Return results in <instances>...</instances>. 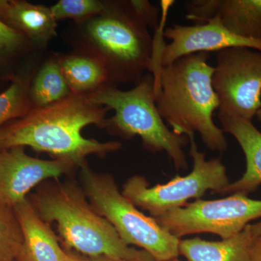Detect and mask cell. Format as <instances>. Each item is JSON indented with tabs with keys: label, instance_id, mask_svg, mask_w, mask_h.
<instances>
[{
	"label": "cell",
	"instance_id": "4",
	"mask_svg": "<svg viewBox=\"0 0 261 261\" xmlns=\"http://www.w3.org/2000/svg\"><path fill=\"white\" fill-rule=\"evenodd\" d=\"M30 202L43 221L56 224L65 246L89 258L155 261L147 252L125 243L111 223L87 202L84 192L74 185L44 187Z\"/></svg>",
	"mask_w": 261,
	"mask_h": 261
},
{
	"label": "cell",
	"instance_id": "25",
	"mask_svg": "<svg viewBox=\"0 0 261 261\" xmlns=\"http://www.w3.org/2000/svg\"><path fill=\"white\" fill-rule=\"evenodd\" d=\"M249 227L254 240H261V221L254 224H249Z\"/></svg>",
	"mask_w": 261,
	"mask_h": 261
},
{
	"label": "cell",
	"instance_id": "23",
	"mask_svg": "<svg viewBox=\"0 0 261 261\" xmlns=\"http://www.w3.org/2000/svg\"><path fill=\"white\" fill-rule=\"evenodd\" d=\"M126 3L135 16L147 28L157 29L159 27L160 9L158 7L147 0H126Z\"/></svg>",
	"mask_w": 261,
	"mask_h": 261
},
{
	"label": "cell",
	"instance_id": "5",
	"mask_svg": "<svg viewBox=\"0 0 261 261\" xmlns=\"http://www.w3.org/2000/svg\"><path fill=\"white\" fill-rule=\"evenodd\" d=\"M85 97L94 104L114 111L105 127L110 134L125 140L138 136L149 152H166L176 169L188 168L183 149L189 143L188 137L173 133L163 121L156 106L152 74H145L129 90H121L115 84H108Z\"/></svg>",
	"mask_w": 261,
	"mask_h": 261
},
{
	"label": "cell",
	"instance_id": "19",
	"mask_svg": "<svg viewBox=\"0 0 261 261\" xmlns=\"http://www.w3.org/2000/svg\"><path fill=\"white\" fill-rule=\"evenodd\" d=\"M37 69L25 76H13L11 84L0 93V129L7 122L25 116L32 109L29 87Z\"/></svg>",
	"mask_w": 261,
	"mask_h": 261
},
{
	"label": "cell",
	"instance_id": "1",
	"mask_svg": "<svg viewBox=\"0 0 261 261\" xmlns=\"http://www.w3.org/2000/svg\"><path fill=\"white\" fill-rule=\"evenodd\" d=\"M109 108L90 102L85 96L70 94L51 106L32 108L25 116L0 129V148L32 147L55 159L70 161L79 167L91 154L104 157L121 149L119 142H101L82 135L86 126L104 128Z\"/></svg>",
	"mask_w": 261,
	"mask_h": 261
},
{
	"label": "cell",
	"instance_id": "18",
	"mask_svg": "<svg viewBox=\"0 0 261 261\" xmlns=\"http://www.w3.org/2000/svg\"><path fill=\"white\" fill-rule=\"evenodd\" d=\"M215 17L235 35L261 42V0H216Z\"/></svg>",
	"mask_w": 261,
	"mask_h": 261
},
{
	"label": "cell",
	"instance_id": "22",
	"mask_svg": "<svg viewBox=\"0 0 261 261\" xmlns=\"http://www.w3.org/2000/svg\"><path fill=\"white\" fill-rule=\"evenodd\" d=\"M25 47L37 50L27 38L0 20V57L18 53Z\"/></svg>",
	"mask_w": 261,
	"mask_h": 261
},
{
	"label": "cell",
	"instance_id": "11",
	"mask_svg": "<svg viewBox=\"0 0 261 261\" xmlns=\"http://www.w3.org/2000/svg\"><path fill=\"white\" fill-rule=\"evenodd\" d=\"M171 43L163 48L161 66L183 57L199 53L221 51L232 47H247L261 51V42L239 37L225 28L217 17L195 25L173 24L164 32Z\"/></svg>",
	"mask_w": 261,
	"mask_h": 261
},
{
	"label": "cell",
	"instance_id": "28",
	"mask_svg": "<svg viewBox=\"0 0 261 261\" xmlns=\"http://www.w3.org/2000/svg\"><path fill=\"white\" fill-rule=\"evenodd\" d=\"M255 117H256L257 121H258L259 123H260L261 124V108L260 111L257 112L256 116Z\"/></svg>",
	"mask_w": 261,
	"mask_h": 261
},
{
	"label": "cell",
	"instance_id": "6",
	"mask_svg": "<svg viewBox=\"0 0 261 261\" xmlns=\"http://www.w3.org/2000/svg\"><path fill=\"white\" fill-rule=\"evenodd\" d=\"M81 168L86 197L125 243L140 247L155 261L178 258L181 240L168 232L154 218L139 211L119 191L112 175L94 172L87 164Z\"/></svg>",
	"mask_w": 261,
	"mask_h": 261
},
{
	"label": "cell",
	"instance_id": "8",
	"mask_svg": "<svg viewBox=\"0 0 261 261\" xmlns=\"http://www.w3.org/2000/svg\"><path fill=\"white\" fill-rule=\"evenodd\" d=\"M261 219V200L236 193L214 200H196L156 218L168 232L179 239L211 233L221 240L235 236L252 221Z\"/></svg>",
	"mask_w": 261,
	"mask_h": 261
},
{
	"label": "cell",
	"instance_id": "14",
	"mask_svg": "<svg viewBox=\"0 0 261 261\" xmlns=\"http://www.w3.org/2000/svg\"><path fill=\"white\" fill-rule=\"evenodd\" d=\"M13 210L23 233L18 261H64L68 253L62 249L49 225L41 219L28 199Z\"/></svg>",
	"mask_w": 261,
	"mask_h": 261
},
{
	"label": "cell",
	"instance_id": "9",
	"mask_svg": "<svg viewBox=\"0 0 261 261\" xmlns=\"http://www.w3.org/2000/svg\"><path fill=\"white\" fill-rule=\"evenodd\" d=\"M212 82L219 113L252 121L261 108V51L247 47L218 51Z\"/></svg>",
	"mask_w": 261,
	"mask_h": 261
},
{
	"label": "cell",
	"instance_id": "24",
	"mask_svg": "<svg viewBox=\"0 0 261 261\" xmlns=\"http://www.w3.org/2000/svg\"><path fill=\"white\" fill-rule=\"evenodd\" d=\"M251 261H261V240H254L251 252Z\"/></svg>",
	"mask_w": 261,
	"mask_h": 261
},
{
	"label": "cell",
	"instance_id": "17",
	"mask_svg": "<svg viewBox=\"0 0 261 261\" xmlns=\"http://www.w3.org/2000/svg\"><path fill=\"white\" fill-rule=\"evenodd\" d=\"M72 94L60 63V53H51L43 58L29 87L32 108L51 106Z\"/></svg>",
	"mask_w": 261,
	"mask_h": 261
},
{
	"label": "cell",
	"instance_id": "7",
	"mask_svg": "<svg viewBox=\"0 0 261 261\" xmlns=\"http://www.w3.org/2000/svg\"><path fill=\"white\" fill-rule=\"evenodd\" d=\"M188 139L193 168L187 176H176L167 183L151 187L144 176H134L123 185V196L154 219L183 207L190 199L199 200L208 190L217 193L230 183L221 160L206 159L205 154L199 151L195 135Z\"/></svg>",
	"mask_w": 261,
	"mask_h": 261
},
{
	"label": "cell",
	"instance_id": "12",
	"mask_svg": "<svg viewBox=\"0 0 261 261\" xmlns=\"http://www.w3.org/2000/svg\"><path fill=\"white\" fill-rule=\"evenodd\" d=\"M0 20L21 34L41 53H45L58 34V21L50 8L44 5L18 0H0Z\"/></svg>",
	"mask_w": 261,
	"mask_h": 261
},
{
	"label": "cell",
	"instance_id": "30",
	"mask_svg": "<svg viewBox=\"0 0 261 261\" xmlns=\"http://www.w3.org/2000/svg\"><path fill=\"white\" fill-rule=\"evenodd\" d=\"M2 58H3V57H0V68H1L2 65Z\"/></svg>",
	"mask_w": 261,
	"mask_h": 261
},
{
	"label": "cell",
	"instance_id": "15",
	"mask_svg": "<svg viewBox=\"0 0 261 261\" xmlns=\"http://www.w3.org/2000/svg\"><path fill=\"white\" fill-rule=\"evenodd\" d=\"M253 243L248 224L242 232L220 241L200 238L180 240L178 250L187 261H251Z\"/></svg>",
	"mask_w": 261,
	"mask_h": 261
},
{
	"label": "cell",
	"instance_id": "13",
	"mask_svg": "<svg viewBox=\"0 0 261 261\" xmlns=\"http://www.w3.org/2000/svg\"><path fill=\"white\" fill-rule=\"evenodd\" d=\"M224 133L234 137L246 159V170L236 181L218 192L221 195L240 193L247 195L261 185V132L252 121L239 117L218 113Z\"/></svg>",
	"mask_w": 261,
	"mask_h": 261
},
{
	"label": "cell",
	"instance_id": "3",
	"mask_svg": "<svg viewBox=\"0 0 261 261\" xmlns=\"http://www.w3.org/2000/svg\"><path fill=\"white\" fill-rule=\"evenodd\" d=\"M69 27L65 33L68 44L100 60L113 84L136 85L149 70L153 39L126 0L105 1L102 13Z\"/></svg>",
	"mask_w": 261,
	"mask_h": 261
},
{
	"label": "cell",
	"instance_id": "2",
	"mask_svg": "<svg viewBox=\"0 0 261 261\" xmlns=\"http://www.w3.org/2000/svg\"><path fill=\"white\" fill-rule=\"evenodd\" d=\"M209 58L207 53H195L162 66L154 82V97L160 114L173 133L188 137L197 132L207 148L223 153L227 140L214 121L220 104Z\"/></svg>",
	"mask_w": 261,
	"mask_h": 261
},
{
	"label": "cell",
	"instance_id": "20",
	"mask_svg": "<svg viewBox=\"0 0 261 261\" xmlns=\"http://www.w3.org/2000/svg\"><path fill=\"white\" fill-rule=\"evenodd\" d=\"M23 233L12 207L0 203V261H18Z\"/></svg>",
	"mask_w": 261,
	"mask_h": 261
},
{
	"label": "cell",
	"instance_id": "21",
	"mask_svg": "<svg viewBox=\"0 0 261 261\" xmlns=\"http://www.w3.org/2000/svg\"><path fill=\"white\" fill-rule=\"evenodd\" d=\"M57 21L70 19L82 22L102 13L105 1L100 0H60L50 7Z\"/></svg>",
	"mask_w": 261,
	"mask_h": 261
},
{
	"label": "cell",
	"instance_id": "26",
	"mask_svg": "<svg viewBox=\"0 0 261 261\" xmlns=\"http://www.w3.org/2000/svg\"><path fill=\"white\" fill-rule=\"evenodd\" d=\"M64 261H92L90 258L85 259L82 257L76 256V255H73V254L68 253L66 258Z\"/></svg>",
	"mask_w": 261,
	"mask_h": 261
},
{
	"label": "cell",
	"instance_id": "29",
	"mask_svg": "<svg viewBox=\"0 0 261 261\" xmlns=\"http://www.w3.org/2000/svg\"><path fill=\"white\" fill-rule=\"evenodd\" d=\"M168 261H181V260H180L179 259H178V258H175V259H173V260H168Z\"/></svg>",
	"mask_w": 261,
	"mask_h": 261
},
{
	"label": "cell",
	"instance_id": "10",
	"mask_svg": "<svg viewBox=\"0 0 261 261\" xmlns=\"http://www.w3.org/2000/svg\"><path fill=\"white\" fill-rule=\"evenodd\" d=\"M75 165L64 160L31 157L24 147L0 148V203L13 207L44 180L70 173Z\"/></svg>",
	"mask_w": 261,
	"mask_h": 261
},
{
	"label": "cell",
	"instance_id": "27",
	"mask_svg": "<svg viewBox=\"0 0 261 261\" xmlns=\"http://www.w3.org/2000/svg\"><path fill=\"white\" fill-rule=\"evenodd\" d=\"M92 261H126L120 260V259L112 258V257H94V258H90Z\"/></svg>",
	"mask_w": 261,
	"mask_h": 261
},
{
	"label": "cell",
	"instance_id": "16",
	"mask_svg": "<svg viewBox=\"0 0 261 261\" xmlns=\"http://www.w3.org/2000/svg\"><path fill=\"white\" fill-rule=\"evenodd\" d=\"M60 63L71 93L75 95H89L113 84L104 63L87 51L73 49L60 54Z\"/></svg>",
	"mask_w": 261,
	"mask_h": 261
}]
</instances>
